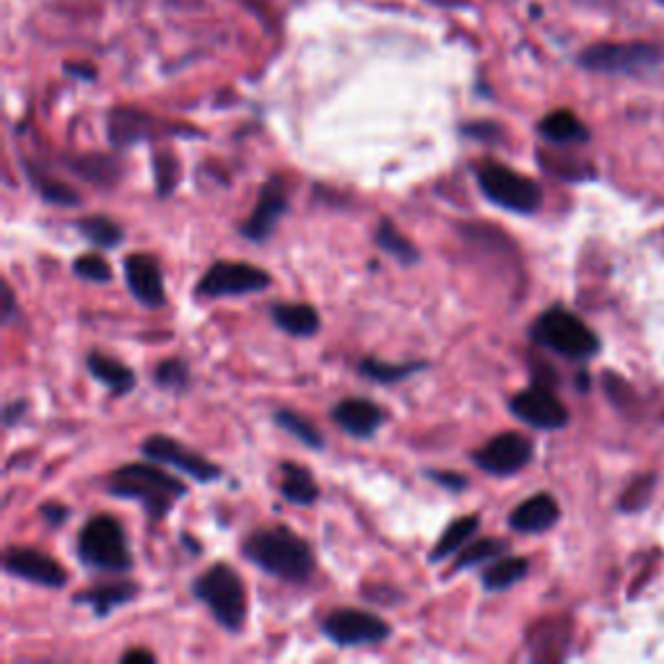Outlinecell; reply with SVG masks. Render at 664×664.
I'll return each instance as SVG.
<instances>
[{
    "label": "cell",
    "mask_w": 664,
    "mask_h": 664,
    "mask_svg": "<svg viewBox=\"0 0 664 664\" xmlns=\"http://www.w3.org/2000/svg\"><path fill=\"white\" fill-rule=\"evenodd\" d=\"M244 556L270 577L301 584L312 577L314 553L289 527H265L255 530L242 545Z\"/></svg>",
    "instance_id": "1"
},
{
    "label": "cell",
    "mask_w": 664,
    "mask_h": 664,
    "mask_svg": "<svg viewBox=\"0 0 664 664\" xmlns=\"http://www.w3.org/2000/svg\"><path fill=\"white\" fill-rule=\"evenodd\" d=\"M107 491L125 502H138L150 519H164L174 509V504L188 493V485L156 468V464L138 462L114 470L107 481Z\"/></svg>",
    "instance_id": "2"
},
{
    "label": "cell",
    "mask_w": 664,
    "mask_h": 664,
    "mask_svg": "<svg viewBox=\"0 0 664 664\" xmlns=\"http://www.w3.org/2000/svg\"><path fill=\"white\" fill-rule=\"evenodd\" d=\"M79 558L88 568L105 574H128L133 568L128 535L122 524L109 515H97L81 527Z\"/></svg>",
    "instance_id": "3"
},
{
    "label": "cell",
    "mask_w": 664,
    "mask_h": 664,
    "mask_svg": "<svg viewBox=\"0 0 664 664\" xmlns=\"http://www.w3.org/2000/svg\"><path fill=\"white\" fill-rule=\"evenodd\" d=\"M195 597L214 613L226 631H242L246 620V592L242 577L231 566L216 564L195 579Z\"/></svg>",
    "instance_id": "4"
},
{
    "label": "cell",
    "mask_w": 664,
    "mask_h": 664,
    "mask_svg": "<svg viewBox=\"0 0 664 664\" xmlns=\"http://www.w3.org/2000/svg\"><path fill=\"white\" fill-rule=\"evenodd\" d=\"M481 193L488 197L498 208L511 210V214L530 216L543 205V190L535 180L515 172L506 164L488 161L475 172Z\"/></svg>",
    "instance_id": "5"
},
{
    "label": "cell",
    "mask_w": 664,
    "mask_h": 664,
    "mask_svg": "<svg viewBox=\"0 0 664 664\" xmlns=\"http://www.w3.org/2000/svg\"><path fill=\"white\" fill-rule=\"evenodd\" d=\"M530 335L535 343L566 355V359H590L600 348L597 335L577 314L560 310V306L540 314Z\"/></svg>",
    "instance_id": "6"
},
{
    "label": "cell",
    "mask_w": 664,
    "mask_h": 664,
    "mask_svg": "<svg viewBox=\"0 0 664 664\" xmlns=\"http://www.w3.org/2000/svg\"><path fill=\"white\" fill-rule=\"evenodd\" d=\"M664 63V50L647 43L594 45L581 55V65L597 73H647Z\"/></svg>",
    "instance_id": "7"
},
{
    "label": "cell",
    "mask_w": 664,
    "mask_h": 664,
    "mask_svg": "<svg viewBox=\"0 0 664 664\" xmlns=\"http://www.w3.org/2000/svg\"><path fill=\"white\" fill-rule=\"evenodd\" d=\"M270 286V276L263 268L250 263H216L205 270L197 283L201 299L244 297V293L265 291Z\"/></svg>",
    "instance_id": "8"
},
{
    "label": "cell",
    "mask_w": 664,
    "mask_h": 664,
    "mask_svg": "<svg viewBox=\"0 0 664 664\" xmlns=\"http://www.w3.org/2000/svg\"><path fill=\"white\" fill-rule=\"evenodd\" d=\"M322 633L338 647H374V643L387 641L393 628L379 615L346 607V611L327 615L325 623H322Z\"/></svg>",
    "instance_id": "9"
},
{
    "label": "cell",
    "mask_w": 664,
    "mask_h": 664,
    "mask_svg": "<svg viewBox=\"0 0 664 664\" xmlns=\"http://www.w3.org/2000/svg\"><path fill=\"white\" fill-rule=\"evenodd\" d=\"M141 455L146 457V460L172 464V468L184 472V475L195 478L197 483H214L221 478V468H218V464L205 460V457H201L193 449H188L184 444L172 439V436H164V434L150 436V439L141 444Z\"/></svg>",
    "instance_id": "10"
},
{
    "label": "cell",
    "mask_w": 664,
    "mask_h": 664,
    "mask_svg": "<svg viewBox=\"0 0 664 664\" xmlns=\"http://www.w3.org/2000/svg\"><path fill=\"white\" fill-rule=\"evenodd\" d=\"M532 460V442L527 436L517 434V431H506V434L493 436L472 455V462L478 464L483 472L496 478H509L527 468V462Z\"/></svg>",
    "instance_id": "11"
},
{
    "label": "cell",
    "mask_w": 664,
    "mask_h": 664,
    "mask_svg": "<svg viewBox=\"0 0 664 664\" xmlns=\"http://www.w3.org/2000/svg\"><path fill=\"white\" fill-rule=\"evenodd\" d=\"M509 408L519 421L530 423L532 428L558 431L568 423L566 406L545 385H535L530 389H522V393H517L515 397H511Z\"/></svg>",
    "instance_id": "12"
},
{
    "label": "cell",
    "mask_w": 664,
    "mask_h": 664,
    "mask_svg": "<svg viewBox=\"0 0 664 664\" xmlns=\"http://www.w3.org/2000/svg\"><path fill=\"white\" fill-rule=\"evenodd\" d=\"M3 568L13 577L32 581V584L60 590L68 584V571L52 556L34 547H9L3 556Z\"/></svg>",
    "instance_id": "13"
},
{
    "label": "cell",
    "mask_w": 664,
    "mask_h": 664,
    "mask_svg": "<svg viewBox=\"0 0 664 664\" xmlns=\"http://www.w3.org/2000/svg\"><path fill=\"white\" fill-rule=\"evenodd\" d=\"M286 214H289V193H286L283 180L273 177L263 188V193H259L257 208L252 210V216L244 221L242 237L252 239V242H265Z\"/></svg>",
    "instance_id": "14"
},
{
    "label": "cell",
    "mask_w": 664,
    "mask_h": 664,
    "mask_svg": "<svg viewBox=\"0 0 664 664\" xmlns=\"http://www.w3.org/2000/svg\"><path fill=\"white\" fill-rule=\"evenodd\" d=\"M125 280L130 293H133L143 306H148V310H159V306L167 304L161 268L150 255H128Z\"/></svg>",
    "instance_id": "15"
},
{
    "label": "cell",
    "mask_w": 664,
    "mask_h": 664,
    "mask_svg": "<svg viewBox=\"0 0 664 664\" xmlns=\"http://www.w3.org/2000/svg\"><path fill=\"white\" fill-rule=\"evenodd\" d=\"M333 421L353 439H369L385 426L387 415L376 402L364 400V397H351V400L338 402L333 408Z\"/></svg>",
    "instance_id": "16"
},
{
    "label": "cell",
    "mask_w": 664,
    "mask_h": 664,
    "mask_svg": "<svg viewBox=\"0 0 664 664\" xmlns=\"http://www.w3.org/2000/svg\"><path fill=\"white\" fill-rule=\"evenodd\" d=\"M560 509L556 504V498L551 493H538V496H530L524 504H519L515 511H511L509 524L511 530L522 532V535H538V532L551 530L553 524L558 522Z\"/></svg>",
    "instance_id": "17"
},
{
    "label": "cell",
    "mask_w": 664,
    "mask_h": 664,
    "mask_svg": "<svg viewBox=\"0 0 664 664\" xmlns=\"http://www.w3.org/2000/svg\"><path fill=\"white\" fill-rule=\"evenodd\" d=\"M86 366H88V374H92L97 382H101L107 389H112L114 395H128L130 389L135 387L133 369H130L128 364H122V361H118V359H112V355L88 353Z\"/></svg>",
    "instance_id": "18"
},
{
    "label": "cell",
    "mask_w": 664,
    "mask_h": 664,
    "mask_svg": "<svg viewBox=\"0 0 664 664\" xmlns=\"http://www.w3.org/2000/svg\"><path fill=\"white\" fill-rule=\"evenodd\" d=\"M270 317L293 338H312L319 330V312L310 304H273Z\"/></svg>",
    "instance_id": "19"
},
{
    "label": "cell",
    "mask_w": 664,
    "mask_h": 664,
    "mask_svg": "<svg viewBox=\"0 0 664 664\" xmlns=\"http://www.w3.org/2000/svg\"><path fill=\"white\" fill-rule=\"evenodd\" d=\"M280 493L289 504L297 506H312L319 498V485L314 475L306 468L293 462L280 464Z\"/></svg>",
    "instance_id": "20"
},
{
    "label": "cell",
    "mask_w": 664,
    "mask_h": 664,
    "mask_svg": "<svg viewBox=\"0 0 664 664\" xmlns=\"http://www.w3.org/2000/svg\"><path fill=\"white\" fill-rule=\"evenodd\" d=\"M540 135L545 141L558 143V146H568V143H584L590 138L587 128L581 125V120L568 109H558V112L547 114V118L540 122Z\"/></svg>",
    "instance_id": "21"
},
{
    "label": "cell",
    "mask_w": 664,
    "mask_h": 664,
    "mask_svg": "<svg viewBox=\"0 0 664 664\" xmlns=\"http://www.w3.org/2000/svg\"><path fill=\"white\" fill-rule=\"evenodd\" d=\"M376 244L382 246V250L387 252V255H393L397 263L402 265H415L421 259L419 246H415L410 239L402 234L397 226L389 221V218H382L379 226H376Z\"/></svg>",
    "instance_id": "22"
},
{
    "label": "cell",
    "mask_w": 664,
    "mask_h": 664,
    "mask_svg": "<svg viewBox=\"0 0 664 664\" xmlns=\"http://www.w3.org/2000/svg\"><path fill=\"white\" fill-rule=\"evenodd\" d=\"M26 174H29V182L34 184V190H37V193L43 195L47 203L63 205V208L81 203V197L73 188H68L65 182H60L58 177L47 174V169L39 167V164H26Z\"/></svg>",
    "instance_id": "23"
},
{
    "label": "cell",
    "mask_w": 664,
    "mask_h": 664,
    "mask_svg": "<svg viewBox=\"0 0 664 664\" xmlns=\"http://www.w3.org/2000/svg\"><path fill=\"white\" fill-rule=\"evenodd\" d=\"M530 571V560L527 558H498L493 566L483 574V590L488 592H504L509 587L519 584Z\"/></svg>",
    "instance_id": "24"
},
{
    "label": "cell",
    "mask_w": 664,
    "mask_h": 664,
    "mask_svg": "<svg viewBox=\"0 0 664 664\" xmlns=\"http://www.w3.org/2000/svg\"><path fill=\"white\" fill-rule=\"evenodd\" d=\"M135 592L138 590H135L133 584H105V587H97V590H92V592L79 594L75 602H79V605L94 607V613L101 618V615H109L114 607L125 605V602L133 600Z\"/></svg>",
    "instance_id": "25"
},
{
    "label": "cell",
    "mask_w": 664,
    "mask_h": 664,
    "mask_svg": "<svg viewBox=\"0 0 664 664\" xmlns=\"http://www.w3.org/2000/svg\"><path fill=\"white\" fill-rule=\"evenodd\" d=\"M481 530V517L470 515V517H460L455 519L447 527V532H444L439 543H436L434 551H431V564H436V560H444L451 553H457V547H462L468 540L475 535V532Z\"/></svg>",
    "instance_id": "26"
},
{
    "label": "cell",
    "mask_w": 664,
    "mask_h": 664,
    "mask_svg": "<svg viewBox=\"0 0 664 664\" xmlns=\"http://www.w3.org/2000/svg\"><path fill=\"white\" fill-rule=\"evenodd\" d=\"M75 226H79L81 234H84L94 246H99V250H112V246H118L122 239H125L122 226L118 221H112L109 216H86Z\"/></svg>",
    "instance_id": "27"
},
{
    "label": "cell",
    "mask_w": 664,
    "mask_h": 664,
    "mask_svg": "<svg viewBox=\"0 0 664 664\" xmlns=\"http://www.w3.org/2000/svg\"><path fill=\"white\" fill-rule=\"evenodd\" d=\"M421 369H426L423 361H410V364H385L379 359H364L359 364V372L366 376V379L379 382V385H395V382L408 379V376L419 374Z\"/></svg>",
    "instance_id": "28"
},
{
    "label": "cell",
    "mask_w": 664,
    "mask_h": 664,
    "mask_svg": "<svg viewBox=\"0 0 664 664\" xmlns=\"http://www.w3.org/2000/svg\"><path fill=\"white\" fill-rule=\"evenodd\" d=\"M506 553H509V543L502 538L475 540V543H470L460 553V556H457L455 568L457 571H464V568L481 566V564H485V560H498L502 556H506Z\"/></svg>",
    "instance_id": "29"
},
{
    "label": "cell",
    "mask_w": 664,
    "mask_h": 664,
    "mask_svg": "<svg viewBox=\"0 0 664 664\" xmlns=\"http://www.w3.org/2000/svg\"><path fill=\"white\" fill-rule=\"evenodd\" d=\"M71 169L84 180L94 184H114L120 180V167L118 161L107 159V156H79V159L71 161Z\"/></svg>",
    "instance_id": "30"
},
{
    "label": "cell",
    "mask_w": 664,
    "mask_h": 664,
    "mask_svg": "<svg viewBox=\"0 0 664 664\" xmlns=\"http://www.w3.org/2000/svg\"><path fill=\"white\" fill-rule=\"evenodd\" d=\"M276 423L283 431H289L293 439H299L304 447H310V449L325 447V436H322V431L314 426L310 419H304V415L297 413V410H278Z\"/></svg>",
    "instance_id": "31"
},
{
    "label": "cell",
    "mask_w": 664,
    "mask_h": 664,
    "mask_svg": "<svg viewBox=\"0 0 664 664\" xmlns=\"http://www.w3.org/2000/svg\"><path fill=\"white\" fill-rule=\"evenodd\" d=\"M143 135H148V118H143L138 112L120 109L109 120V138L118 146H130V143L141 141Z\"/></svg>",
    "instance_id": "32"
},
{
    "label": "cell",
    "mask_w": 664,
    "mask_h": 664,
    "mask_svg": "<svg viewBox=\"0 0 664 664\" xmlns=\"http://www.w3.org/2000/svg\"><path fill=\"white\" fill-rule=\"evenodd\" d=\"M188 382H190L188 366H184L180 359H167L156 366V385L167 389V393H177V395L184 393Z\"/></svg>",
    "instance_id": "33"
},
{
    "label": "cell",
    "mask_w": 664,
    "mask_h": 664,
    "mask_svg": "<svg viewBox=\"0 0 664 664\" xmlns=\"http://www.w3.org/2000/svg\"><path fill=\"white\" fill-rule=\"evenodd\" d=\"M73 273L79 278L92 280V283H109L112 280V268L101 255H84L73 263Z\"/></svg>",
    "instance_id": "34"
},
{
    "label": "cell",
    "mask_w": 664,
    "mask_h": 664,
    "mask_svg": "<svg viewBox=\"0 0 664 664\" xmlns=\"http://www.w3.org/2000/svg\"><path fill=\"white\" fill-rule=\"evenodd\" d=\"M431 481H436L444 488L449 491H464L468 488V481H464V475H457V472H444V470H428Z\"/></svg>",
    "instance_id": "35"
},
{
    "label": "cell",
    "mask_w": 664,
    "mask_h": 664,
    "mask_svg": "<svg viewBox=\"0 0 664 664\" xmlns=\"http://www.w3.org/2000/svg\"><path fill=\"white\" fill-rule=\"evenodd\" d=\"M43 517H45L50 524L58 527V524H63L68 517H71V511H68L63 504H45V506H43Z\"/></svg>",
    "instance_id": "36"
},
{
    "label": "cell",
    "mask_w": 664,
    "mask_h": 664,
    "mask_svg": "<svg viewBox=\"0 0 664 664\" xmlns=\"http://www.w3.org/2000/svg\"><path fill=\"white\" fill-rule=\"evenodd\" d=\"M122 664H133V662H143V664H154L156 656L146 652V649H130V652H125L120 656Z\"/></svg>",
    "instance_id": "37"
},
{
    "label": "cell",
    "mask_w": 664,
    "mask_h": 664,
    "mask_svg": "<svg viewBox=\"0 0 664 664\" xmlns=\"http://www.w3.org/2000/svg\"><path fill=\"white\" fill-rule=\"evenodd\" d=\"M3 322L5 325H9V322L16 317V299H13V291H11V286H3Z\"/></svg>",
    "instance_id": "38"
},
{
    "label": "cell",
    "mask_w": 664,
    "mask_h": 664,
    "mask_svg": "<svg viewBox=\"0 0 664 664\" xmlns=\"http://www.w3.org/2000/svg\"><path fill=\"white\" fill-rule=\"evenodd\" d=\"M488 133H498L496 125H491V122H481V125H468L464 128V135H470V138H488Z\"/></svg>",
    "instance_id": "39"
},
{
    "label": "cell",
    "mask_w": 664,
    "mask_h": 664,
    "mask_svg": "<svg viewBox=\"0 0 664 664\" xmlns=\"http://www.w3.org/2000/svg\"><path fill=\"white\" fill-rule=\"evenodd\" d=\"M24 408H26V406H24L22 400L13 402V406L5 408V426H13V423H16V419H19L16 413H24Z\"/></svg>",
    "instance_id": "40"
}]
</instances>
